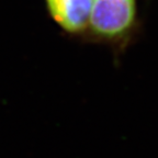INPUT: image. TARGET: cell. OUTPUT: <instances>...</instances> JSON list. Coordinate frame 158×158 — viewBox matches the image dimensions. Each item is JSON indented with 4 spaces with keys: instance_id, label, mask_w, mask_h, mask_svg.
Segmentation results:
<instances>
[{
    "instance_id": "obj_1",
    "label": "cell",
    "mask_w": 158,
    "mask_h": 158,
    "mask_svg": "<svg viewBox=\"0 0 158 158\" xmlns=\"http://www.w3.org/2000/svg\"><path fill=\"white\" fill-rule=\"evenodd\" d=\"M137 18L136 0H91L87 31L115 42L131 33Z\"/></svg>"
},
{
    "instance_id": "obj_2",
    "label": "cell",
    "mask_w": 158,
    "mask_h": 158,
    "mask_svg": "<svg viewBox=\"0 0 158 158\" xmlns=\"http://www.w3.org/2000/svg\"><path fill=\"white\" fill-rule=\"evenodd\" d=\"M52 19L65 32L81 34L87 31L91 0H45Z\"/></svg>"
}]
</instances>
